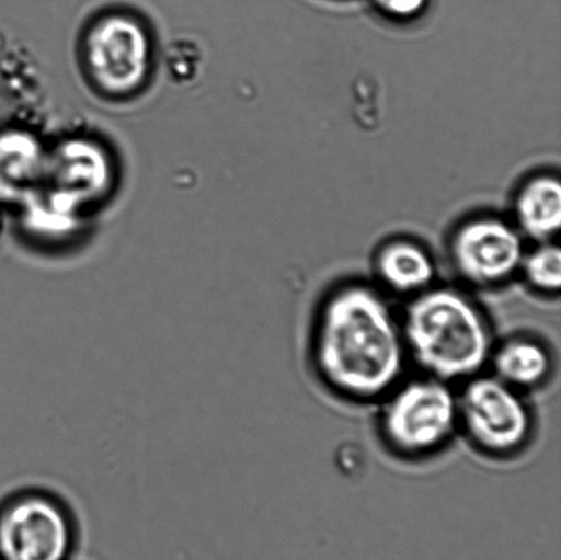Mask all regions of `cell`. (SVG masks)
I'll use <instances>...</instances> for the list:
<instances>
[{
  "label": "cell",
  "mask_w": 561,
  "mask_h": 560,
  "mask_svg": "<svg viewBox=\"0 0 561 560\" xmlns=\"http://www.w3.org/2000/svg\"><path fill=\"white\" fill-rule=\"evenodd\" d=\"M308 358L319 384L354 404L378 403L409 365L400 318L362 283L340 285L313 307Z\"/></svg>",
  "instance_id": "1"
},
{
  "label": "cell",
  "mask_w": 561,
  "mask_h": 560,
  "mask_svg": "<svg viewBox=\"0 0 561 560\" xmlns=\"http://www.w3.org/2000/svg\"><path fill=\"white\" fill-rule=\"evenodd\" d=\"M400 323L409 362L448 384L480 375L496 344L485 311L455 288L431 287L414 296Z\"/></svg>",
  "instance_id": "2"
},
{
  "label": "cell",
  "mask_w": 561,
  "mask_h": 560,
  "mask_svg": "<svg viewBox=\"0 0 561 560\" xmlns=\"http://www.w3.org/2000/svg\"><path fill=\"white\" fill-rule=\"evenodd\" d=\"M378 403V437L396 458L436 457L459 431L458 393L437 378H403Z\"/></svg>",
  "instance_id": "3"
},
{
  "label": "cell",
  "mask_w": 561,
  "mask_h": 560,
  "mask_svg": "<svg viewBox=\"0 0 561 560\" xmlns=\"http://www.w3.org/2000/svg\"><path fill=\"white\" fill-rule=\"evenodd\" d=\"M526 393L492 373L465 381L458 393L459 431L478 453L510 459L524 453L535 435V414Z\"/></svg>",
  "instance_id": "4"
},
{
  "label": "cell",
  "mask_w": 561,
  "mask_h": 560,
  "mask_svg": "<svg viewBox=\"0 0 561 560\" xmlns=\"http://www.w3.org/2000/svg\"><path fill=\"white\" fill-rule=\"evenodd\" d=\"M75 539V515L57 493L27 487L0 502V560H66Z\"/></svg>",
  "instance_id": "5"
},
{
  "label": "cell",
  "mask_w": 561,
  "mask_h": 560,
  "mask_svg": "<svg viewBox=\"0 0 561 560\" xmlns=\"http://www.w3.org/2000/svg\"><path fill=\"white\" fill-rule=\"evenodd\" d=\"M453 258L460 277L477 288L508 282L524 261L518 235L499 221L467 225L456 236Z\"/></svg>",
  "instance_id": "6"
},
{
  "label": "cell",
  "mask_w": 561,
  "mask_h": 560,
  "mask_svg": "<svg viewBox=\"0 0 561 560\" xmlns=\"http://www.w3.org/2000/svg\"><path fill=\"white\" fill-rule=\"evenodd\" d=\"M489 366L492 375L522 393L547 386L553 375L551 347L530 334H514L494 344Z\"/></svg>",
  "instance_id": "7"
},
{
  "label": "cell",
  "mask_w": 561,
  "mask_h": 560,
  "mask_svg": "<svg viewBox=\"0 0 561 560\" xmlns=\"http://www.w3.org/2000/svg\"><path fill=\"white\" fill-rule=\"evenodd\" d=\"M379 278L390 293L414 296L431 288L434 265L431 256L415 245L400 243L388 247L378 258Z\"/></svg>",
  "instance_id": "8"
},
{
  "label": "cell",
  "mask_w": 561,
  "mask_h": 560,
  "mask_svg": "<svg viewBox=\"0 0 561 560\" xmlns=\"http://www.w3.org/2000/svg\"><path fill=\"white\" fill-rule=\"evenodd\" d=\"M518 214L527 233L546 239L561 222V188L557 180L538 179L522 192Z\"/></svg>",
  "instance_id": "9"
},
{
  "label": "cell",
  "mask_w": 561,
  "mask_h": 560,
  "mask_svg": "<svg viewBox=\"0 0 561 560\" xmlns=\"http://www.w3.org/2000/svg\"><path fill=\"white\" fill-rule=\"evenodd\" d=\"M527 284L536 293L554 296L561 287V254L558 247H542L522 261Z\"/></svg>",
  "instance_id": "10"
},
{
  "label": "cell",
  "mask_w": 561,
  "mask_h": 560,
  "mask_svg": "<svg viewBox=\"0 0 561 560\" xmlns=\"http://www.w3.org/2000/svg\"><path fill=\"white\" fill-rule=\"evenodd\" d=\"M379 9L396 16H412L425 9L427 0H374Z\"/></svg>",
  "instance_id": "11"
}]
</instances>
